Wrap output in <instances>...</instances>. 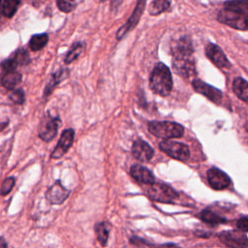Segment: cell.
<instances>
[{"mask_svg": "<svg viewBox=\"0 0 248 248\" xmlns=\"http://www.w3.org/2000/svg\"><path fill=\"white\" fill-rule=\"evenodd\" d=\"M149 86L151 90L160 96H168L172 89V78L170 69L162 62H159L153 68L150 78Z\"/></svg>", "mask_w": 248, "mask_h": 248, "instance_id": "1", "label": "cell"}, {"mask_svg": "<svg viewBox=\"0 0 248 248\" xmlns=\"http://www.w3.org/2000/svg\"><path fill=\"white\" fill-rule=\"evenodd\" d=\"M148 130L154 136L167 140L180 138L184 134L183 126L170 121H151L148 123Z\"/></svg>", "mask_w": 248, "mask_h": 248, "instance_id": "2", "label": "cell"}, {"mask_svg": "<svg viewBox=\"0 0 248 248\" xmlns=\"http://www.w3.org/2000/svg\"><path fill=\"white\" fill-rule=\"evenodd\" d=\"M217 20L237 30H248V15L239 14L224 8L218 13Z\"/></svg>", "mask_w": 248, "mask_h": 248, "instance_id": "3", "label": "cell"}, {"mask_svg": "<svg viewBox=\"0 0 248 248\" xmlns=\"http://www.w3.org/2000/svg\"><path fill=\"white\" fill-rule=\"evenodd\" d=\"M147 194L150 199L160 202H172L178 196L171 187L161 182L150 184Z\"/></svg>", "mask_w": 248, "mask_h": 248, "instance_id": "4", "label": "cell"}, {"mask_svg": "<svg viewBox=\"0 0 248 248\" xmlns=\"http://www.w3.org/2000/svg\"><path fill=\"white\" fill-rule=\"evenodd\" d=\"M162 151L167 153L170 157L179 160V161H185L190 156V150L187 145L172 141V140H163L159 144Z\"/></svg>", "mask_w": 248, "mask_h": 248, "instance_id": "5", "label": "cell"}, {"mask_svg": "<svg viewBox=\"0 0 248 248\" xmlns=\"http://www.w3.org/2000/svg\"><path fill=\"white\" fill-rule=\"evenodd\" d=\"M60 124H61V121L58 117H53L49 114H46L43 118L39 126L38 135L40 139L43 140L44 141L51 140L56 136Z\"/></svg>", "mask_w": 248, "mask_h": 248, "instance_id": "6", "label": "cell"}, {"mask_svg": "<svg viewBox=\"0 0 248 248\" xmlns=\"http://www.w3.org/2000/svg\"><path fill=\"white\" fill-rule=\"evenodd\" d=\"M145 4H146V0H137V5H136L135 10L132 13L131 16L126 21V23L118 29V31L116 33L117 40H121L127 33H129L132 29H134L138 25V23L141 17V15L144 11Z\"/></svg>", "mask_w": 248, "mask_h": 248, "instance_id": "7", "label": "cell"}, {"mask_svg": "<svg viewBox=\"0 0 248 248\" xmlns=\"http://www.w3.org/2000/svg\"><path fill=\"white\" fill-rule=\"evenodd\" d=\"M219 239L226 246L230 248H247L248 247V238L247 236L236 230L232 231H224L219 233Z\"/></svg>", "mask_w": 248, "mask_h": 248, "instance_id": "8", "label": "cell"}, {"mask_svg": "<svg viewBox=\"0 0 248 248\" xmlns=\"http://www.w3.org/2000/svg\"><path fill=\"white\" fill-rule=\"evenodd\" d=\"M171 66L174 73L182 78H190L196 75V65L192 56L180 58L172 57Z\"/></svg>", "mask_w": 248, "mask_h": 248, "instance_id": "9", "label": "cell"}, {"mask_svg": "<svg viewBox=\"0 0 248 248\" xmlns=\"http://www.w3.org/2000/svg\"><path fill=\"white\" fill-rule=\"evenodd\" d=\"M205 54L207 58L218 68L229 69L231 68V63L225 55L224 51L220 46L213 43H209L205 46Z\"/></svg>", "mask_w": 248, "mask_h": 248, "instance_id": "10", "label": "cell"}, {"mask_svg": "<svg viewBox=\"0 0 248 248\" xmlns=\"http://www.w3.org/2000/svg\"><path fill=\"white\" fill-rule=\"evenodd\" d=\"M192 85H193V88L195 89L196 92L205 96L211 102H213L215 104H220L221 103L223 94L219 89H217V88H215V87H213V86H211V85H209V84H207V83H205L202 80L198 79V78H196L192 81Z\"/></svg>", "mask_w": 248, "mask_h": 248, "instance_id": "11", "label": "cell"}, {"mask_svg": "<svg viewBox=\"0 0 248 248\" xmlns=\"http://www.w3.org/2000/svg\"><path fill=\"white\" fill-rule=\"evenodd\" d=\"M75 139V131L72 128H68L62 132V135L57 142V145L51 152L50 157L52 159H59L61 158L68 149L72 146Z\"/></svg>", "mask_w": 248, "mask_h": 248, "instance_id": "12", "label": "cell"}, {"mask_svg": "<svg viewBox=\"0 0 248 248\" xmlns=\"http://www.w3.org/2000/svg\"><path fill=\"white\" fill-rule=\"evenodd\" d=\"M194 48L191 38L189 36H182L175 40L171 45V54L173 58L191 57Z\"/></svg>", "mask_w": 248, "mask_h": 248, "instance_id": "13", "label": "cell"}, {"mask_svg": "<svg viewBox=\"0 0 248 248\" xmlns=\"http://www.w3.org/2000/svg\"><path fill=\"white\" fill-rule=\"evenodd\" d=\"M70 195V191L66 189L62 183L57 180L54 182L46 192V197L47 201L52 204L63 203Z\"/></svg>", "mask_w": 248, "mask_h": 248, "instance_id": "14", "label": "cell"}, {"mask_svg": "<svg viewBox=\"0 0 248 248\" xmlns=\"http://www.w3.org/2000/svg\"><path fill=\"white\" fill-rule=\"evenodd\" d=\"M207 180L215 190L225 189L231 184V178L228 174L217 168H211L207 170Z\"/></svg>", "mask_w": 248, "mask_h": 248, "instance_id": "15", "label": "cell"}, {"mask_svg": "<svg viewBox=\"0 0 248 248\" xmlns=\"http://www.w3.org/2000/svg\"><path fill=\"white\" fill-rule=\"evenodd\" d=\"M132 154L140 162H148L152 159L154 151L147 142L141 140H138L134 141L132 145Z\"/></svg>", "mask_w": 248, "mask_h": 248, "instance_id": "16", "label": "cell"}, {"mask_svg": "<svg viewBox=\"0 0 248 248\" xmlns=\"http://www.w3.org/2000/svg\"><path fill=\"white\" fill-rule=\"evenodd\" d=\"M131 175L139 182L144 184H152L154 183V175L153 173L145 167L140 165H134L130 170Z\"/></svg>", "mask_w": 248, "mask_h": 248, "instance_id": "17", "label": "cell"}, {"mask_svg": "<svg viewBox=\"0 0 248 248\" xmlns=\"http://www.w3.org/2000/svg\"><path fill=\"white\" fill-rule=\"evenodd\" d=\"M232 90L240 100L248 104V81L242 78H235L232 81Z\"/></svg>", "mask_w": 248, "mask_h": 248, "instance_id": "18", "label": "cell"}, {"mask_svg": "<svg viewBox=\"0 0 248 248\" xmlns=\"http://www.w3.org/2000/svg\"><path fill=\"white\" fill-rule=\"evenodd\" d=\"M68 76V71L67 69H60L59 71L55 72L52 74L49 81L46 83V88H45V92H44V96H48L51 91L53 90V88L61 81L63 80L66 77Z\"/></svg>", "mask_w": 248, "mask_h": 248, "instance_id": "19", "label": "cell"}, {"mask_svg": "<svg viewBox=\"0 0 248 248\" xmlns=\"http://www.w3.org/2000/svg\"><path fill=\"white\" fill-rule=\"evenodd\" d=\"M21 81V75L16 71L6 72L1 78L2 85L7 89H14Z\"/></svg>", "mask_w": 248, "mask_h": 248, "instance_id": "20", "label": "cell"}, {"mask_svg": "<svg viewBox=\"0 0 248 248\" xmlns=\"http://www.w3.org/2000/svg\"><path fill=\"white\" fill-rule=\"evenodd\" d=\"M224 8L239 14L248 15V0H230L224 3Z\"/></svg>", "mask_w": 248, "mask_h": 248, "instance_id": "21", "label": "cell"}, {"mask_svg": "<svg viewBox=\"0 0 248 248\" xmlns=\"http://www.w3.org/2000/svg\"><path fill=\"white\" fill-rule=\"evenodd\" d=\"M170 6V0H153L149 6V14L151 16H158L166 12Z\"/></svg>", "mask_w": 248, "mask_h": 248, "instance_id": "22", "label": "cell"}, {"mask_svg": "<svg viewBox=\"0 0 248 248\" xmlns=\"http://www.w3.org/2000/svg\"><path fill=\"white\" fill-rule=\"evenodd\" d=\"M48 41V36L46 33L33 35L29 41V46L33 51H37L42 49Z\"/></svg>", "mask_w": 248, "mask_h": 248, "instance_id": "23", "label": "cell"}, {"mask_svg": "<svg viewBox=\"0 0 248 248\" xmlns=\"http://www.w3.org/2000/svg\"><path fill=\"white\" fill-rule=\"evenodd\" d=\"M97 238L102 246H106L108 238V233H109V229L108 226L106 222H101L98 223L95 227Z\"/></svg>", "mask_w": 248, "mask_h": 248, "instance_id": "24", "label": "cell"}, {"mask_svg": "<svg viewBox=\"0 0 248 248\" xmlns=\"http://www.w3.org/2000/svg\"><path fill=\"white\" fill-rule=\"evenodd\" d=\"M200 218L209 224H221V223H225L226 219L219 216L218 214H216L215 212L209 210V209H205L202 210L200 214Z\"/></svg>", "mask_w": 248, "mask_h": 248, "instance_id": "25", "label": "cell"}, {"mask_svg": "<svg viewBox=\"0 0 248 248\" xmlns=\"http://www.w3.org/2000/svg\"><path fill=\"white\" fill-rule=\"evenodd\" d=\"M20 4V0H3L2 13L7 17H12Z\"/></svg>", "mask_w": 248, "mask_h": 248, "instance_id": "26", "label": "cell"}, {"mask_svg": "<svg viewBox=\"0 0 248 248\" xmlns=\"http://www.w3.org/2000/svg\"><path fill=\"white\" fill-rule=\"evenodd\" d=\"M81 50H82V44L79 43V42L75 43V44L72 46L71 49L67 52V54H66V56H65V58H64V61H65L66 63H71V62H73L75 59H77V58L79 56Z\"/></svg>", "mask_w": 248, "mask_h": 248, "instance_id": "27", "label": "cell"}, {"mask_svg": "<svg viewBox=\"0 0 248 248\" xmlns=\"http://www.w3.org/2000/svg\"><path fill=\"white\" fill-rule=\"evenodd\" d=\"M56 2L59 10L64 13H69L76 7V0H56Z\"/></svg>", "mask_w": 248, "mask_h": 248, "instance_id": "28", "label": "cell"}, {"mask_svg": "<svg viewBox=\"0 0 248 248\" xmlns=\"http://www.w3.org/2000/svg\"><path fill=\"white\" fill-rule=\"evenodd\" d=\"M14 186H15V178L13 176L6 178L0 187V195L1 196L8 195L12 191Z\"/></svg>", "mask_w": 248, "mask_h": 248, "instance_id": "29", "label": "cell"}, {"mask_svg": "<svg viewBox=\"0 0 248 248\" xmlns=\"http://www.w3.org/2000/svg\"><path fill=\"white\" fill-rule=\"evenodd\" d=\"M14 58L16 59V61L17 62L18 65H25L30 61V57L28 55V52L25 49H18L15 55Z\"/></svg>", "mask_w": 248, "mask_h": 248, "instance_id": "30", "label": "cell"}, {"mask_svg": "<svg viewBox=\"0 0 248 248\" xmlns=\"http://www.w3.org/2000/svg\"><path fill=\"white\" fill-rule=\"evenodd\" d=\"M17 62L16 61V59L14 57L9 58L4 60L1 63V67L5 72H12V71H16V68L17 67Z\"/></svg>", "mask_w": 248, "mask_h": 248, "instance_id": "31", "label": "cell"}, {"mask_svg": "<svg viewBox=\"0 0 248 248\" xmlns=\"http://www.w3.org/2000/svg\"><path fill=\"white\" fill-rule=\"evenodd\" d=\"M10 99L16 104H22L24 102V92L22 89H16L10 94Z\"/></svg>", "mask_w": 248, "mask_h": 248, "instance_id": "32", "label": "cell"}, {"mask_svg": "<svg viewBox=\"0 0 248 248\" xmlns=\"http://www.w3.org/2000/svg\"><path fill=\"white\" fill-rule=\"evenodd\" d=\"M236 226L241 231L248 232V217H242L238 219V221L236 222Z\"/></svg>", "mask_w": 248, "mask_h": 248, "instance_id": "33", "label": "cell"}, {"mask_svg": "<svg viewBox=\"0 0 248 248\" xmlns=\"http://www.w3.org/2000/svg\"><path fill=\"white\" fill-rule=\"evenodd\" d=\"M121 3H122V0H111V3H110L111 10H116Z\"/></svg>", "mask_w": 248, "mask_h": 248, "instance_id": "34", "label": "cell"}, {"mask_svg": "<svg viewBox=\"0 0 248 248\" xmlns=\"http://www.w3.org/2000/svg\"><path fill=\"white\" fill-rule=\"evenodd\" d=\"M157 248H178V246H176L175 244H172V243H169V244L160 245V246L157 247Z\"/></svg>", "mask_w": 248, "mask_h": 248, "instance_id": "35", "label": "cell"}, {"mask_svg": "<svg viewBox=\"0 0 248 248\" xmlns=\"http://www.w3.org/2000/svg\"><path fill=\"white\" fill-rule=\"evenodd\" d=\"M0 248H8V243L4 237H0Z\"/></svg>", "mask_w": 248, "mask_h": 248, "instance_id": "36", "label": "cell"}, {"mask_svg": "<svg viewBox=\"0 0 248 248\" xmlns=\"http://www.w3.org/2000/svg\"><path fill=\"white\" fill-rule=\"evenodd\" d=\"M2 0H0V16H1V14H2Z\"/></svg>", "mask_w": 248, "mask_h": 248, "instance_id": "37", "label": "cell"}, {"mask_svg": "<svg viewBox=\"0 0 248 248\" xmlns=\"http://www.w3.org/2000/svg\"><path fill=\"white\" fill-rule=\"evenodd\" d=\"M104 1H105V0H101V2H104Z\"/></svg>", "mask_w": 248, "mask_h": 248, "instance_id": "38", "label": "cell"}]
</instances>
